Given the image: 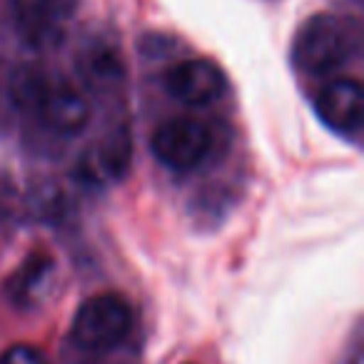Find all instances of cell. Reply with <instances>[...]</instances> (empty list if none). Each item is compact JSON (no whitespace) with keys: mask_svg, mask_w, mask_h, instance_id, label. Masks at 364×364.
Instances as JSON below:
<instances>
[{"mask_svg":"<svg viewBox=\"0 0 364 364\" xmlns=\"http://www.w3.org/2000/svg\"><path fill=\"white\" fill-rule=\"evenodd\" d=\"M135 314L127 299L117 292L87 297L73 317L70 337L85 352H110L132 332Z\"/></svg>","mask_w":364,"mask_h":364,"instance_id":"1","label":"cell"},{"mask_svg":"<svg viewBox=\"0 0 364 364\" xmlns=\"http://www.w3.org/2000/svg\"><path fill=\"white\" fill-rule=\"evenodd\" d=\"M18 92L38 110V117L48 130L58 135L75 137L87 127L92 107L85 92L70 82H48L41 75H23Z\"/></svg>","mask_w":364,"mask_h":364,"instance_id":"2","label":"cell"},{"mask_svg":"<svg viewBox=\"0 0 364 364\" xmlns=\"http://www.w3.org/2000/svg\"><path fill=\"white\" fill-rule=\"evenodd\" d=\"M357 50L352 31L334 16H314L294 41V63L309 75H327L342 68Z\"/></svg>","mask_w":364,"mask_h":364,"instance_id":"3","label":"cell"},{"mask_svg":"<svg viewBox=\"0 0 364 364\" xmlns=\"http://www.w3.org/2000/svg\"><path fill=\"white\" fill-rule=\"evenodd\" d=\"M152 155L160 165L175 172H190L208 157L213 132L195 117H172L152 135Z\"/></svg>","mask_w":364,"mask_h":364,"instance_id":"4","label":"cell"},{"mask_svg":"<svg viewBox=\"0 0 364 364\" xmlns=\"http://www.w3.org/2000/svg\"><path fill=\"white\" fill-rule=\"evenodd\" d=\"M319 120L329 130L357 140L364 122V87L354 77H337L319 90L314 100Z\"/></svg>","mask_w":364,"mask_h":364,"instance_id":"5","label":"cell"},{"mask_svg":"<svg viewBox=\"0 0 364 364\" xmlns=\"http://www.w3.org/2000/svg\"><path fill=\"white\" fill-rule=\"evenodd\" d=\"M165 87L177 102L190 107L213 105L225 92V73L213 60L195 58V60L177 63L165 75Z\"/></svg>","mask_w":364,"mask_h":364,"instance_id":"6","label":"cell"},{"mask_svg":"<svg viewBox=\"0 0 364 364\" xmlns=\"http://www.w3.org/2000/svg\"><path fill=\"white\" fill-rule=\"evenodd\" d=\"M13 21L31 46L48 48L60 41L75 0H11Z\"/></svg>","mask_w":364,"mask_h":364,"instance_id":"7","label":"cell"},{"mask_svg":"<svg viewBox=\"0 0 364 364\" xmlns=\"http://www.w3.org/2000/svg\"><path fill=\"white\" fill-rule=\"evenodd\" d=\"M53 282H55V259L46 252H33L6 279L3 292L16 307L31 309L46 302Z\"/></svg>","mask_w":364,"mask_h":364,"instance_id":"8","label":"cell"},{"mask_svg":"<svg viewBox=\"0 0 364 364\" xmlns=\"http://www.w3.org/2000/svg\"><path fill=\"white\" fill-rule=\"evenodd\" d=\"M127 162H130V140L125 132H117L82 155L80 172L87 180L102 182L107 177H120L127 170Z\"/></svg>","mask_w":364,"mask_h":364,"instance_id":"9","label":"cell"},{"mask_svg":"<svg viewBox=\"0 0 364 364\" xmlns=\"http://www.w3.org/2000/svg\"><path fill=\"white\" fill-rule=\"evenodd\" d=\"M80 73L90 85H95L97 90L107 85H117L122 80V63L120 55L112 50L110 46H92L77 60Z\"/></svg>","mask_w":364,"mask_h":364,"instance_id":"10","label":"cell"},{"mask_svg":"<svg viewBox=\"0 0 364 364\" xmlns=\"http://www.w3.org/2000/svg\"><path fill=\"white\" fill-rule=\"evenodd\" d=\"M0 364H48V359L31 344H13L0 354Z\"/></svg>","mask_w":364,"mask_h":364,"instance_id":"11","label":"cell"}]
</instances>
